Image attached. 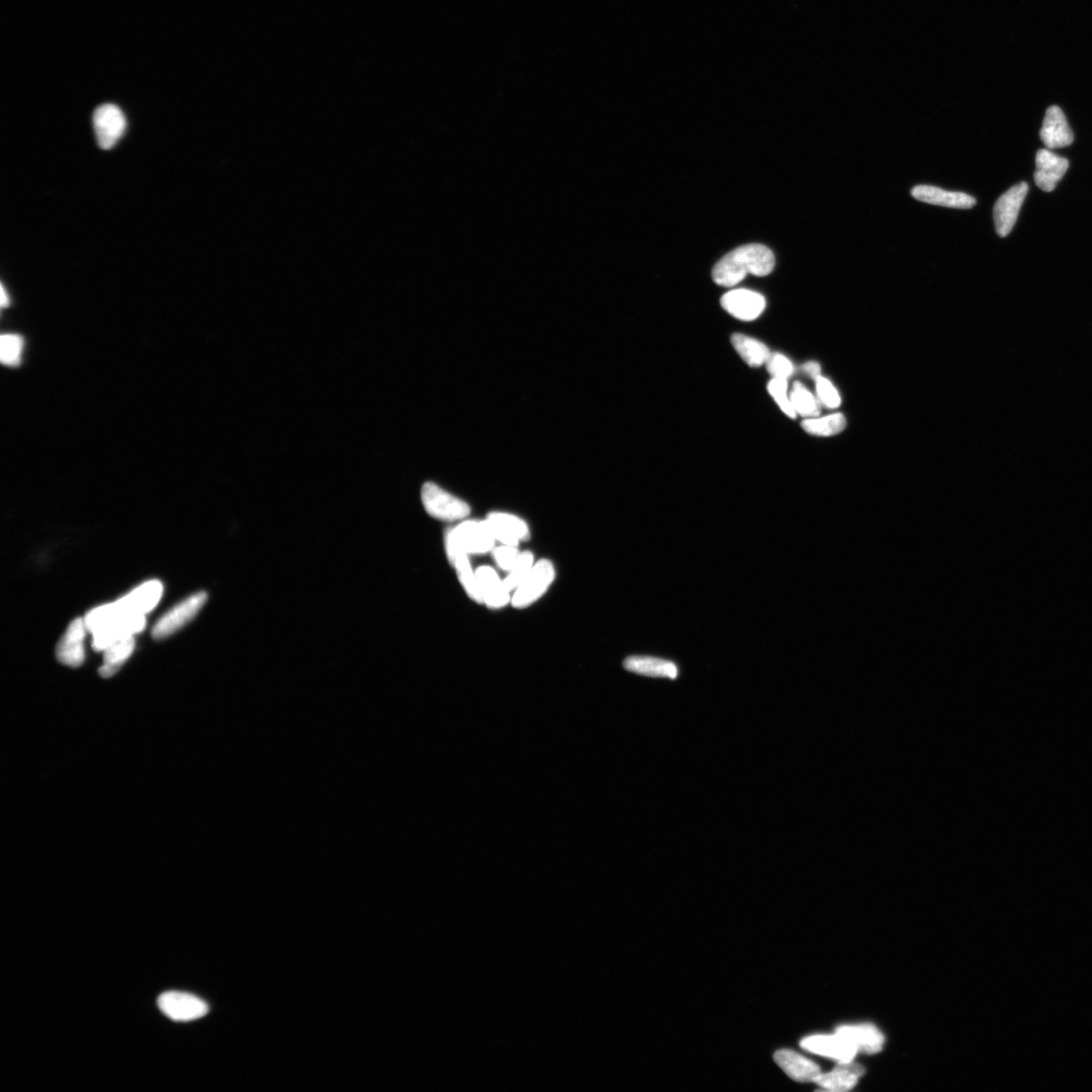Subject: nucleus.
Masks as SVG:
<instances>
[{
  "instance_id": "obj_1",
  "label": "nucleus",
  "mask_w": 1092,
  "mask_h": 1092,
  "mask_svg": "<svg viewBox=\"0 0 1092 1092\" xmlns=\"http://www.w3.org/2000/svg\"><path fill=\"white\" fill-rule=\"evenodd\" d=\"M775 257L761 244H749L728 253L714 266L713 276L716 285L732 287L739 285L748 275L766 276L773 272Z\"/></svg>"
},
{
  "instance_id": "obj_2",
  "label": "nucleus",
  "mask_w": 1092,
  "mask_h": 1092,
  "mask_svg": "<svg viewBox=\"0 0 1092 1092\" xmlns=\"http://www.w3.org/2000/svg\"><path fill=\"white\" fill-rule=\"evenodd\" d=\"M496 540L484 521H464L446 532L445 549L453 565L460 555H484L494 549Z\"/></svg>"
},
{
  "instance_id": "obj_3",
  "label": "nucleus",
  "mask_w": 1092,
  "mask_h": 1092,
  "mask_svg": "<svg viewBox=\"0 0 1092 1092\" xmlns=\"http://www.w3.org/2000/svg\"><path fill=\"white\" fill-rule=\"evenodd\" d=\"M421 497L426 512L436 519L456 521L467 518L471 514L467 503L447 493L434 482H426L423 486Z\"/></svg>"
},
{
  "instance_id": "obj_4",
  "label": "nucleus",
  "mask_w": 1092,
  "mask_h": 1092,
  "mask_svg": "<svg viewBox=\"0 0 1092 1092\" xmlns=\"http://www.w3.org/2000/svg\"><path fill=\"white\" fill-rule=\"evenodd\" d=\"M555 577V566L548 560L533 565L527 577L515 590L511 603L515 608H527L546 594Z\"/></svg>"
},
{
  "instance_id": "obj_5",
  "label": "nucleus",
  "mask_w": 1092,
  "mask_h": 1092,
  "mask_svg": "<svg viewBox=\"0 0 1092 1092\" xmlns=\"http://www.w3.org/2000/svg\"><path fill=\"white\" fill-rule=\"evenodd\" d=\"M208 601L206 592H199L165 613L152 630V637L157 640L164 639L179 631L201 611Z\"/></svg>"
},
{
  "instance_id": "obj_6",
  "label": "nucleus",
  "mask_w": 1092,
  "mask_h": 1092,
  "mask_svg": "<svg viewBox=\"0 0 1092 1092\" xmlns=\"http://www.w3.org/2000/svg\"><path fill=\"white\" fill-rule=\"evenodd\" d=\"M159 1009L167 1018L175 1022H191L205 1017L208 1004L200 997L180 992L161 994L157 1001Z\"/></svg>"
},
{
  "instance_id": "obj_7",
  "label": "nucleus",
  "mask_w": 1092,
  "mask_h": 1092,
  "mask_svg": "<svg viewBox=\"0 0 1092 1092\" xmlns=\"http://www.w3.org/2000/svg\"><path fill=\"white\" fill-rule=\"evenodd\" d=\"M93 128L100 148L108 150L124 136L126 120L122 109L115 105L98 107L93 114Z\"/></svg>"
},
{
  "instance_id": "obj_8",
  "label": "nucleus",
  "mask_w": 1092,
  "mask_h": 1092,
  "mask_svg": "<svg viewBox=\"0 0 1092 1092\" xmlns=\"http://www.w3.org/2000/svg\"><path fill=\"white\" fill-rule=\"evenodd\" d=\"M1029 191V185L1026 182H1021L1013 186L1012 189L1003 194L997 200L994 209V218L996 232L1001 237L1009 235L1020 214V210L1026 200Z\"/></svg>"
},
{
  "instance_id": "obj_9",
  "label": "nucleus",
  "mask_w": 1092,
  "mask_h": 1092,
  "mask_svg": "<svg viewBox=\"0 0 1092 1092\" xmlns=\"http://www.w3.org/2000/svg\"><path fill=\"white\" fill-rule=\"evenodd\" d=\"M146 626V615H129L117 620L92 632V648L100 651L117 641L134 637Z\"/></svg>"
},
{
  "instance_id": "obj_10",
  "label": "nucleus",
  "mask_w": 1092,
  "mask_h": 1092,
  "mask_svg": "<svg viewBox=\"0 0 1092 1092\" xmlns=\"http://www.w3.org/2000/svg\"><path fill=\"white\" fill-rule=\"evenodd\" d=\"M490 535L502 545L518 546L520 541L530 537L527 522L512 514L493 512L484 521Z\"/></svg>"
},
{
  "instance_id": "obj_11",
  "label": "nucleus",
  "mask_w": 1092,
  "mask_h": 1092,
  "mask_svg": "<svg viewBox=\"0 0 1092 1092\" xmlns=\"http://www.w3.org/2000/svg\"><path fill=\"white\" fill-rule=\"evenodd\" d=\"M163 594V583L152 580L116 601V604L124 615H146L157 606Z\"/></svg>"
},
{
  "instance_id": "obj_12",
  "label": "nucleus",
  "mask_w": 1092,
  "mask_h": 1092,
  "mask_svg": "<svg viewBox=\"0 0 1092 1092\" xmlns=\"http://www.w3.org/2000/svg\"><path fill=\"white\" fill-rule=\"evenodd\" d=\"M723 308L733 317L744 322L758 319L766 308L763 295L750 290H733L722 299Z\"/></svg>"
},
{
  "instance_id": "obj_13",
  "label": "nucleus",
  "mask_w": 1092,
  "mask_h": 1092,
  "mask_svg": "<svg viewBox=\"0 0 1092 1092\" xmlns=\"http://www.w3.org/2000/svg\"><path fill=\"white\" fill-rule=\"evenodd\" d=\"M84 618H76L66 630L56 649V657L62 665L80 667L84 662V639L88 632Z\"/></svg>"
},
{
  "instance_id": "obj_14",
  "label": "nucleus",
  "mask_w": 1092,
  "mask_h": 1092,
  "mask_svg": "<svg viewBox=\"0 0 1092 1092\" xmlns=\"http://www.w3.org/2000/svg\"><path fill=\"white\" fill-rule=\"evenodd\" d=\"M800 1046L807 1051L832 1058L837 1062L853 1061L858 1051L849 1041L839 1034L816 1035L801 1041Z\"/></svg>"
},
{
  "instance_id": "obj_15",
  "label": "nucleus",
  "mask_w": 1092,
  "mask_h": 1092,
  "mask_svg": "<svg viewBox=\"0 0 1092 1092\" xmlns=\"http://www.w3.org/2000/svg\"><path fill=\"white\" fill-rule=\"evenodd\" d=\"M1040 137L1049 149L1068 147L1073 143L1074 134L1059 107L1047 109Z\"/></svg>"
},
{
  "instance_id": "obj_16",
  "label": "nucleus",
  "mask_w": 1092,
  "mask_h": 1092,
  "mask_svg": "<svg viewBox=\"0 0 1092 1092\" xmlns=\"http://www.w3.org/2000/svg\"><path fill=\"white\" fill-rule=\"evenodd\" d=\"M1035 182L1039 188L1050 192L1056 189L1066 173L1069 171L1068 159L1057 156L1047 149L1040 150L1036 157Z\"/></svg>"
},
{
  "instance_id": "obj_17",
  "label": "nucleus",
  "mask_w": 1092,
  "mask_h": 1092,
  "mask_svg": "<svg viewBox=\"0 0 1092 1092\" xmlns=\"http://www.w3.org/2000/svg\"><path fill=\"white\" fill-rule=\"evenodd\" d=\"M911 196L926 204L952 209L967 210L976 205L975 198L967 193L945 191L932 185L914 186Z\"/></svg>"
},
{
  "instance_id": "obj_18",
  "label": "nucleus",
  "mask_w": 1092,
  "mask_h": 1092,
  "mask_svg": "<svg viewBox=\"0 0 1092 1092\" xmlns=\"http://www.w3.org/2000/svg\"><path fill=\"white\" fill-rule=\"evenodd\" d=\"M835 1032L849 1041L858 1052L876 1054L883 1048L884 1036L874 1024H848L837 1028Z\"/></svg>"
},
{
  "instance_id": "obj_19",
  "label": "nucleus",
  "mask_w": 1092,
  "mask_h": 1092,
  "mask_svg": "<svg viewBox=\"0 0 1092 1092\" xmlns=\"http://www.w3.org/2000/svg\"><path fill=\"white\" fill-rule=\"evenodd\" d=\"M864 1073V1068L858 1063L837 1062L834 1070L826 1074L821 1073L815 1083L825 1090L845 1092L856 1087Z\"/></svg>"
},
{
  "instance_id": "obj_20",
  "label": "nucleus",
  "mask_w": 1092,
  "mask_h": 1092,
  "mask_svg": "<svg viewBox=\"0 0 1092 1092\" xmlns=\"http://www.w3.org/2000/svg\"><path fill=\"white\" fill-rule=\"evenodd\" d=\"M482 603L489 608L499 609L510 602L512 597L504 582L490 566L482 565L476 571Z\"/></svg>"
},
{
  "instance_id": "obj_21",
  "label": "nucleus",
  "mask_w": 1092,
  "mask_h": 1092,
  "mask_svg": "<svg viewBox=\"0 0 1092 1092\" xmlns=\"http://www.w3.org/2000/svg\"><path fill=\"white\" fill-rule=\"evenodd\" d=\"M775 1062L790 1078L798 1082H815L821 1074L819 1066L791 1050H780L774 1055Z\"/></svg>"
},
{
  "instance_id": "obj_22",
  "label": "nucleus",
  "mask_w": 1092,
  "mask_h": 1092,
  "mask_svg": "<svg viewBox=\"0 0 1092 1092\" xmlns=\"http://www.w3.org/2000/svg\"><path fill=\"white\" fill-rule=\"evenodd\" d=\"M626 670L642 676L657 677V678L676 679L678 677V667L668 660L651 657H630L625 659Z\"/></svg>"
},
{
  "instance_id": "obj_23",
  "label": "nucleus",
  "mask_w": 1092,
  "mask_h": 1092,
  "mask_svg": "<svg viewBox=\"0 0 1092 1092\" xmlns=\"http://www.w3.org/2000/svg\"><path fill=\"white\" fill-rule=\"evenodd\" d=\"M732 344L735 351L751 368L764 366L772 354L763 342L741 333L732 336Z\"/></svg>"
},
{
  "instance_id": "obj_24",
  "label": "nucleus",
  "mask_w": 1092,
  "mask_h": 1092,
  "mask_svg": "<svg viewBox=\"0 0 1092 1092\" xmlns=\"http://www.w3.org/2000/svg\"><path fill=\"white\" fill-rule=\"evenodd\" d=\"M134 649L135 639L131 637L117 641L105 649L104 665L99 668L100 677L107 679L116 675L126 660L130 658Z\"/></svg>"
},
{
  "instance_id": "obj_25",
  "label": "nucleus",
  "mask_w": 1092,
  "mask_h": 1092,
  "mask_svg": "<svg viewBox=\"0 0 1092 1092\" xmlns=\"http://www.w3.org/2000/svg\"><path fill=\"white\" fill-rule=\"evenodd\" d=\"M801 425L811 435L827 437L843 433L846 427V420L843 414H834L824 418L804 420Z\"/></svg>"
},
{
  "instance_id": "obj_26",
  "label": "nucleus",
  "mask_w": 1092,
  "mask_h": 1092,
  "mask_svg": "<svg viewBox=\"0 0 1092 1092\" xmlns=\"http://www.w3.org/2000/svg\"><path fill=\"white\" fill-rule=\"evenodd\" d=\"M790 400L795 412L804 418H816L820 413L819 404L816 397L801 383H795L790 394Z\"/></svg>"
},
{
  "instance_id": "obj_27",
  "label": "nucleus",
  "mask_w": 1092,
  "mask_h": 1092,
  "mask_svg": "<svg viewBox=\"0 0 1092 1092\" xmlns=\"http://www.w3.org/2000/svg\"><path fill=\"white\" fill-rule=\"evenodd\" d=\"M468 556L467 555H457L453 566L469 597L477 603L482 604L477 574L472 571Z\"/></svg>"
},
{
  "instance_id": "obj_28",
  "label": "nucleus",
  "mask_w": 1092,
  "mask_h": 1092,
  "mask_svg": "<svg viewBox=\"0 0 1092 1092\" xmlns=\"http://www.w3.org/2000/svg\"><path fill=\"white\" fill-rule=\"evenodd\" d=\"M23 350V340L20 335L5 334L0 340V359L5 366L18 367Z\"/></svg>"
},
{
  "instance_id": "obj_29",
  "label": "nucleus",
  "mask_w": 1092,
  "mask_h": 1092,
  "mask_svg": "<svg viewBox=\"0 0 1092 1092\" xmlns=\"http://www.w3.org/2000/svg\"><path fill=\"white\" fill-rule=\"evenodd\" d=\"M535 565V556L531 553H522L518 562L516 563L514 568L507 575V578L503 580L505 587L510 592L518 589L524 579L527 577V574Z\"/></svg>"
},
{
  "instance_id": "obj_30",
  "label": "nucleus",
  "mask_w": 1092,
  "mask_h": 1092,
  "mask_svg": "<svg viewBox=\"0 0 1092 1092\" xmlns=\"http://www.w3.org/2000/svg\"><path fill=\"white\" fill-rule=\"evenodd\" d=\"M768 392L772 396L773 399L779 406V408L787 415L789 418L795 419L798 413L795 412L793 405L789 395V385L786 379L772 378L768 385Z\"/></svg>"
},
{
  "instance_id": "obj_31",
  "label": "nucleus",
  "mask_w": 1092,
  "mask_h": 1092,
  "mask_svg": "<svg viewBox=\"0 0 1092 1092\" xmlns=\"http://www.w3.org/2000/svg\"><path fill=\"white\" fill-rule=\"evenodd\" d=\"M765 366L772 378L787 380L794 374L793 363L780 353H772Z\"/></svg>"
},
{
  "instance_id": "obj_32",
  "label": "nucleus",
  "mask_w": 1092,
  "mask_h": 1092,
  "mask_svg": "<svg viewBox=\"0 0 1092 1092\" xmlns=\"http://www.w3.org/2000/svg\"><path fill=\"white\" fill-rule=\"evenodd\" d=\"M817 392L821 402L828 408H837L841 405V397L839 392L829 380L823 377L816 378Z\"/></svg>"
},
{
  "instance_id": "obj_33",
  "label": "nucleus",
  "mask_w": 1092,
  "mask_h": 1092,
  "mask_svg": "<svg viewBox=\"0 0 1092 1092\" xmlns=\"http://www.w3.org/2000/svg\"><path fill=\"white\" fill-rule=\"evenodd\" d=\"M521 553L518 546L502 545L500 547L494 549V557L497 565L505 572H510L516 563L518 562Z\"/></svg>"
},
{
  "instance_id": "obj_34",
  "label": "nucleus",
  "mask_w": 1092,
  "mask_h": 1092,
  "mask_svg": "<svg viewBox=\"0 0 1092 1092\" xmlns=\"http://www.w3.org/2000/svg\"><path fill=\"white\" fill-rule=\"evenodd\" d=\"M803 370L806 371L807 375H809L811 378H814L815 379L817 378L818 377H820L821 368L819 366V363H817V362L809 361V362L804 364Z\"/></svg>"
},
{
  "instance_id": "obj_35",
  "label": "nucleus",
  "mask_w": 1092,
  "mask_h": 1092,
  "mask_svg": "<svg viewBox=\"0 0 1092 1092\" xmlns=\"http://www.w3.org/2000/svg\"><path fill=\"white\" fill-rule=\"evenodd\" d=\"M0 300H2L0 302H2L3 308H5L6 306H8V303H10V298H8V295L6 294L5 286L3 285H2V299H0Z\"/></svg>"
}]
</instances>
